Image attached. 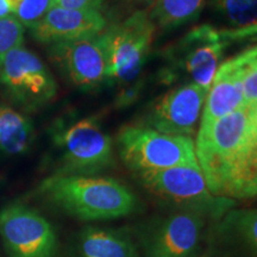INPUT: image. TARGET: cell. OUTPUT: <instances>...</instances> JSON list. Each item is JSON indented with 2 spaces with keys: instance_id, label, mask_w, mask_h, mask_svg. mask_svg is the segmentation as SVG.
<instances>
[{
  "instance_id": "obj_28",
  "label": "cell",
  "mask_w": 257,
  "mask_h": 257,
  "mask_svg": "<svg viewBox=\"0 0 257 257\" xmlns=\"http://www.w3.org/2000/svg\"><path fill=\"white\" fill-rule=\"evenodd\" d=\"M256 198H257V197H256Z\"/></svg>"
},
{
  "instance_id": "obj_18",
  "label": "cell",
  "mask_w": 257,
  "mask_h": 257,
  "mask_svg": "<svg viewBox=\"0 0 257 257\" xmlns=\"http://www.w3.org/2000/svg\"><path fill=\"white\" fill-rule=\"evenodd\" d=\"M219 231L257 256V208H232L221 218Z\"/></svg>"
},
{
  "instance_id": "obj_11",
  "label": "cell",
  "mask_w": 257,
  "mask_h": 257,
  "mask_svg": "<svg viewBox=\"0 0 257 257\" xmlns=\"http://www.w3.org/2000/svg\"><path fill=\"white\" fill-rule=\"evenodd\" d=\"M208 91L195 83L176 85L154 104L147 126L167 135L192 137L197 131Z\"/></svg>"
},
{
  "instance_id": "obj_1",
  "label": "cell",
  "mask_w": 257,
  "mask_h": 257,
  "mask_svg": "<svg viewBox=\"0 0 257 257\" xmlns=\"http://www.w3.org/2000/svg\"><path fill=\"white\" fill-rule=\"evenodd\" d=\"M195 155L205 182L220 198L257 197V115L244 104L232 113L199 127Z\"/></svg>"
},
{
  "instance_id": "obj_23",
  "label": "cell",
  "mask_w": 257,
  "mask_h": 257,
  "mask_svg": "<svg viewBox=\"0 0 257 257\" xmlns=\"http://www.w3.org/2000/svg\"><path fill=\"white\" fill-rule=\"evenodd\" d=\"M144 88V81L143 80H137L128 85H125L123 89L118 93L115 96V107L117 108H126L130 107L131 105L135 104L138 99H140L141 94H142Z\"/></svg>"
},
{
  "instance_id": "obj_15",
  "label": "cell",
  "mask_w": 257,
  "mask_h": 257,
  "mask_svg": "<svg viewBox=\"0 0 257 257\" xmlns=\"http://www.w3.org/2000/svg\"><path fill=\"white\" fill-rule=\"evenodd\" d=\"M78 257H140L134 239L124 231L86 227L76 243Z\"/></svg>"
},
{
  "instance_id": "obj_10",
  "label": "cell",
  "mask_w": 257,
  "mask_h": 257,
  "mask_svg": "<svg viewBox=\"0 0 257 257\" xmlns=\"http://www.w3.org/2000/svg\"><path fill=\"white\" fill-rule=\"evenodd\" d=\"M102 32L48 47L51 62L75 87L94 89L107 83V51Z\"/></svg>"
},
{
  "instance_id": "obj_24",
  "label": "cell",
  "mask_w": 257,
  "mask_h": 257,
  "mask_svg": "<svg viewBox=\"0 0 257 257\" xmlns=\"http://www.w3.org/2000/svg\"><path fill=\"white\" fill-rule=\"evenodd\" d=\"M104 0H53L51 8H63L70 10H96L100 11Z\"/></svg>"
},
{
  "instance_id": "obj_2",
  "label": "cell",
  "mask_w": 257,
  "mask_h": 257,
  "mask_svg": "<svg viewBox=\"0 0 257 257\" xmlns=\"http://www.w3.org/2000/svg\"><path fill=\"white\" fill-rule=\"evenodd\" d=\"M42 199L80 220H110L140 210V200L126 186L96 175H57L37 189Z\"/></svg>"
},
{
  "instance_id": "obj_20",
  "label": "cell",
  "mask_w": 257,
  "mask_h": 257,
  "mask_svg": "<svg viewBox=\"0 0 257 257\" xmlns=\"http://www.w3.org/2000/svg\"><path fill=\"white\" fill-rule=\"evenodd\" d=\"M53 0H19L14 16L24 28H34L51 9Z\"/></svg>"
},
{
  "instance_id": "obj_5",
  "label": "cell",
  "mask_w": 257,
  "mask_h": 257,
  "mask_svg": "<svg viewBox=\"0 0 257 257\" xmlns=\"http://www.w3.org/2000/svg\"><path fill=\"white\" fill-rule=\"evenodd\" d=\"M140 184L174 211H192L212 219H221L236 206L231 199L210 192L199 167H173L135 174Z\"/></svg>"
},
{
  "instance_id": "obj_13",
  "label": "cell",
  "mask_w": 257,
  "mask_h": 257,
  "mask_svg": "<svg viewBox=\"0 0 257 257\" xmlns=\"http://www.w3.org/2000/svg\"><path fill=\"white\" fill-rule=\"evenodd\" d=\"M107 22L96 10H70L51 8L34 28L31 36L37 42L53 44L76 38L91 37L101 34Z\"/></svg>"
},
{
  "instance_id": "obj_27",
  "label": "cell",
  "mask_w": 257,
  "mask_h": 257,
  "mask_svg": "<svg viewBox=\"0 0 257 257\" xmlns=\"http://www.w3.org/2000/svg\"><path fill=\"white\" fill-rule=\"evenodd\" d=\"M255 105V108H256V115H257V104H253Z\"/></svg>"
},
{
  "instance_id": "obj_12",
  "label": "cell",
  "mask_w": 257,
  "mask_h": 257,
  "mask_svg": "<svg viewBox=\"0 0 257 257\" xmlns=\"http://www.w3.org/2000/svg\"><path fill=\"white\" fill-rule=\"evenodd\" d=\"M206 217L174 211L157 220L143 237L144 257H193L202 238Z\"/></svg>"
},
{
  "instance_id": "obj_6",
  "label": "cell",
  "mask_w": 257,
  "mask_h": 257,
  "mask_svg": "<svg viewBox=\"0 0 257 257\" xmlns=\"http://www.w3.org/2000/svg\"><path fill=\"white\" fill-rule=\"evenodd\" d=\"M120 160L135 174L173 167H199L192 137L159 133L147 125H126L117 135Z\"/></svg>"
},
{
  "instance_id": "obj_14",
  "label": "cell",
  "mask_w": 257,
  "mask_h": 257,
  "mask_svg": "<svg viewBox=\"0 0 257 257\" xmlns=\"http://www.w3.org/2000/svg\"><path fill=\"white\" fill-rule=\"evenodd\" d=\"M244 53L225 61L218 68L204 105L200 126H207L244 105Z\"/></svg>"
},
{
  "instance_id": "obj_8",
  "label": "cell",
  "mask_w": 257,
  "mask_h": 257,
  "mask_svg": "<svg viewBox=\"0 0 257 257\" xmlns=\"http://www.w3.org/2000/svg\"><path fill=\"white\" fill-rule=\"evenodd\" d=\"M0 86L28 111L46 105L57 92L55 79L43 61L23 44L10 50L0 62Z\"/></svg>"
},
{
  "instance_id": "obj_7",
  "label": "cell",
  "mask_w": 257,
  "mask_h": 257,
  "mask_svg": "<svg viewBox=\"0 0 257 257\" xmlns=\"http://www.w3.org/2000/svg\"><path fill=\"white\" fill-rule=\"evenodd\" d=\"M155 31L146 9L106 27L102 34L107 51V83L125 86L136 81L152 49Z\"/></svg>"
},
{
  "instance_id": "obj_3",
  "label": "cell",
  "mask_w": 257,
  "mask_h": 257,
  "mask_svg": "<svg viewBox=\"0 0 257 257\" xmlns=\"http://www.w3.org/2000/svg\"><path fill=\"white\" fill-rule=\"evenodd\" d=\"M57 175H96L114 166V147L95 117L57 120L50 128Z\"/></svg>"
},
{
  "instance_id": "obj_9",
  "label": "cell",
  "mask_w": 257,
  "mask_h": 257,
  "mask_svg": "<svg viewBox=\"0 0 257 257\" xmlns=\"http://www.w3.org/2000/svg\"><path fill=\"white\" fill-rule=\"evenodd\" d=\"M0 238L9 257H54L57 249L51 224L21 202L0 211Z\"/></svg>"
},
{
  "instance_id": "obj_25",
  "label": "cell",
  "mask_w": 257,
  "mask_h": 257,
  "mask_svg": "<svg viewBox=\"0 0 257 257\" xmlns=\"http://www.w3.org/2000/svg\"><path fill=\"white\" fill-rule=\"evenodd\" d=\"M12 16V9L8 0H0V19Z\"/></svg>"
},
{
  "instance_id": "obj_26",
  "label": "cell",
  "mask_w": 257,
  "mask_h": 257,
  "mask_svg": "<svg viewBox=\"0 0 257 257\" xmlns=\"http://www.w3.org/2000/svg\"><path fill=\"white\" fill-rule=\"evenodd\" d=\"M124 3H126L128 5H134V6H141V8H147L149 10L152 8V5L154 4L155 0H123Z\"/></svg>"
},
{
  "instance_id": "obj_21",
  "label": "cell",
  "mask_w": 257,
  "mask_h": 257,
  "mask_svg": "<svg viewBox=\"0 0 257 257\" xmlns=\"http://www.w3.org/2000/svg\"><path fill=\"white\" fill-rule=\"evenodd\" d=\"M23 41L24 27L15 16L0 19V62L10 50L23 44Z\"/></svg>"
},
{
  "instance_id": "obj_16",
  "label": "cell",
  "mask_w": 257,
  "mask_h": 257,
  "mask_svg": "<svg viewBox=\"0 0 257 257\" xmlns=\"http://www.w3.org/2000/svg\"><path fill=\"white\" fill-rule=\"evenodd\" d=\"M34 142L31 120L8 105L0 104V153L21 155L30 149Z\"/></svg>"
},
{
  "instance_id": "obj_17",
  "label": "cell",
  "mask_w": 257,
  "mask_h": 257,
  "mask_svg": "<svg viewBox=\"0 0 257 257\" xmlns=\"http://www.w3.org/2000/svg\"><path fill=\"white\" fill-rule=\"evenodd\" d=\"M206 0H155L148 10L156 28L172 30L199 17Z\"/></svg>"
},
{
  "instance_id": "obj_19",
  "label": "cell",
  "mask_w": 257,
  "mask_h": 257,
  "mask_svg": "<svg viewBox=\"0 0 257 257\" xmlns=\"http://www.w3.org/2000/svg\"><path fill=\"white\" fill-rule=\"evenodd\" d=\"M208 5L226 24V29L257 25V0H208Z\"/></svg>"
},
{
  "instance_id": "obj_22",
  "label": "cell",
  "mask_w": 257,
  "mask_h": 257,
  "mask_svg": "<svg viewBox=\"0 0 257 257\" xmlns=\"http://www.w3.org/2000/svg\"><path fill=\"white\" fill-rule=\"evenodd\" d=\"M245 55V74L243 91L244 104H257V46L243 51Z\"/></svg>"
},
{
  "instance_id": "obj_4",
  "label": "cell",
  "mask_w": 257,
  "mask_h": 257,
  "mask_svg": "<svg viewBox=\"0 0 257 257\" xmlns=\"http://www.w3.org/2000/svg\"><path fill=\"white\" fill-rule=\"evenodd\" d=\"M226 41L210 24L199 25L165 51V62L159 72L160 82L195 83L210 91L219 68Z\"/></svg>"
}]
</instances>
